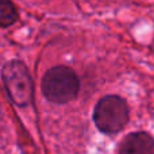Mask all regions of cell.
Instances as JSON below:
<instances>
[{"label":"cell","instance_id":"6da1fadb","mask_svg":"<svg viewBox=\"0 0 154 154\" xmlns=\"http://www.w3.org/2000/svg\"><path fill=\"white\" fill-rule=\"evenodd\" d=\"M80 82L75 70L68 66H56L46 72L42 80V92L53 103H68L77 96Z\"/></svg>","mask_w":154,"mask_h":154},{"label":"cell","instance_id":"277c9868","mask_svg":"<svg viewBox=\"0 0 154 154\" xmlns=\"http://www.w3.org/2000/svg\"><path fill=\"white\" fill-rule=\"evenodd\" d=\"M119 154H154V139L146 133H134L125 138Z\"/></svg>","mask_w":154,"mask_h":154},{"label":"cell","instance_id":"5b68a950","mask_svg":"<svg viewBox=\"0 0 154 154\" xmlns=\"http://www.w3.org/2000/svg\"><path fill=\"white\" fill-rule=\"evenodd\" d=\"M16 10L10 0H0V27L12 24L16 20Z\"/></svg>","mask_w":154,"mask_h":154},{"label":"cell","instance_id":"3957f363","mask_svg":"<svg viewBox=\"0 0 154 154\" xmlns=\"http://www.w3.org/2000/svg\"><path fill=\"white\" fill-rule=\"evenodd\" d=\"M3 82L11 100L18 106H27L32 101V81L27 68L19 61H11L2 70Z\"/></svg>","mask_w":154,"mask_h":154},{"label":"cell","instance_id":"7a4b0ae2","mask_svg":"<svg viewBox=\"0 0 154 154\" xmlns=\"http://www.w3.org/2000/svg\"><path fill=\"white\" fill-rule=\"evenodd\" d=\"M93 119L100 131L106 134H115L127 123L128 107L119 96H106L96 104Z\"/></svg>","mask_w":154,"mask_h":154}]
</instances>
